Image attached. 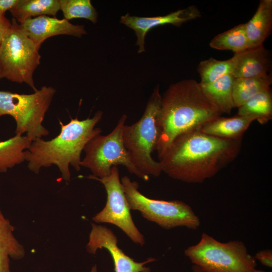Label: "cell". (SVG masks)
I'll return each mask as SVG.
<instances>
[{
  "mask_svg": "<svg viewBox=\"0 0 272 272\" xmlns=\"http://www.w3.org/2000/svg\"><path fill=\"white\" fill-rule=\"evenodd\" d=\"M242 139L226 140L200 129L182 133L159 157L162 171L189 183H200L214 176L238 155Z\"/></svg>",
  "mask_w": 272,
  "mask_h": 272,
  "instance_id": "obj_1",
  "label": "cell"
},
{
  "mask_svg": "<svg viewBox=\"0 0 272 272\" xmlns=\"http://www.w3.org/2000/svg\"><path fill=\"white\" fill-rule=\"evenodd\" d=\"M221 115L195 80L186 79L170 85L162 96L160 134L156 150L158 157L177 136L200 129Z\"/></svg>",
  "mask_w": 272,
  "mask_h": 272,
  "instance_id": "obj_2",
  "label": "cell"
},
{
  "mask_svg": "<svg viewBox=\"0 0 272 272\" xmlns=\"http://www.w3.org/2000/svg\"><path fill=\"white\" fill-rule=\"evenodd\" d=\"M102 115V111H98L92 118L84 120L71 118L65 124L59 120L60 131L55 138L32 142L26 159L29 169L38 174L41 168L55 165L62 179L69 182L70 166L76 171L80 170L81 154L85 146L92 138L101 133V129L95 126Z\"/></svg>",
  "mask_w": 272,
  "mask_h": 272,
  "instance_id": "obj_3",
  "label": "cell"
},
{
  "mask_svg": "<svg viewBox=\"0 0 272 272\" xmlns=\"http://www.w3.org/2000/svg\"><path fill=\"white\" fill-rule=\"evenodd\" d=\"M162 95L159 86L154 88L141 118L131 125H124L122 139L130 161L143 180L158 177L162 172L159 161L152 154L156 150L160 134L159 115Z\"/></svg>",
  "mask_w": 272,
  "mask_h": 272,
  "instance_id": "obj_4",
  "label": "cell"
},
{
  "mask_svg": "<svg viewBox=\"0 0 272 272\" xmlns=\"http://www.w3.org/2000/svg\"><path fill=\"white\" fill-rule=\"evenodd\" d=\"M51 86H43L30 94L0 91V117L10 115L16 123L15 135H26L32 141L47 135L42 124L55 94Z\"/></svg>",
  "mask_w": 272,
  "mask_h": 272,
  "instance_id": "obj_5",
  "label": "cell"
},
{
  "mask_svg": "<svg viewBox=\"0 0 272 272\" xmlns=\"http://www.w3.org/2000/svg\"><path fill=\"white\" fill-rule=\"evenodd\" d=\"M184 254L203 272H251L257 264L242 241L221 242L205 233Z\"/></svg>",
  "mask_w": 272,
  "mask_h": 272,
  "instance_id": "obj_6",
  "label": "cell"
},
{
  "mask_svg": "<svg viewBox=\"0 0 272 272\" xmlns=\"http://www.w3.org/2000/svg\"><path fill=\"white\" fill-rule=\"evenodd\" d=\"M10 28L0 45V80L28 85L33 90V74L40 64L41 46L35 44L20 28L19 23L12 19Z\"/></svg>",
  "mask_w": 272,
  "mask_h": 272,
  "instance_id": "obj_7",
  "label": "cell"
},
{
  "mask_svg": "<svg viewBox=\"0 0 272 272\" xmlns=\"http://www.w3.org/2000/svg\"><path fill=\"white\" fill-rule=\"evenodd\" d=\"M120 180L130 209L138 211L147 220L167 230L177 227L196 230L199 227L200 220L189 205L178 200L149 198L139 190L138 183L127 176Z\"/></svg>",
  "mask_w": 272,
  "mask_h": 272,
  "instance_id": "obj_8",
  "label": "cell"
},
{
  "mask_svg": "<svg viewBox=\"0 0 272 272\" xmlns=\"http://www.w3.org/2000/svg\"><path fill=\"white\" fill-rule=\"evenodd\" d=\"M127 116L123 114L114 129L107 135L99 134L85 146V157L81 166L89 169L92 176L102 178L110 175L113 166L122 165L131 174L142 179L124 147L122 133Z\"/></svg>",
  "mask_w": 272,
  "mask_h": 272,
  "instance_id": "obj_9",
  "label": "cell"
},
{
  "mask_svg": "<svg viewBox=\"0 0 272 272\" xmlns=\"http://www.w3.org/2000/svg\"><path fill=\"white\" fill-rule=\"evenodd\" d=\"M87 177L100 182L107 194L105 207L92 218L93 221L97 223L114 225L121 229L132 242L143 246L145 243V238L132 220L117 166L111 168V173L108 176L99 178L91 175Z\"/></svg>",
  "mask_w": 272,
  "mask_h": 272,
  "instance_id": "obj_10",
  "label": "cell"
},
{
  "mask_svg": "<svg viewBox=\"0 0 272 272\" xmlns=\"http://www.w3.org/2000/svg\"><path fill=\"white\" fill-rule=\"evenodd\" d=\"M87 251L96 254L97 250L106 249L113 259L115 272H150L151 269L145 265L156 260L150 257L143 262H137L127 255L117 245L118 240L113 232L105 226L91 223Z\"/></svg>",
  "mask_w": 272,
  "mask_h": 272,
  "instance_id": "obj_11",
  "label": "cell"
},
{
  "mask_svg": "<svg viewBox=\"0 0 272 272\" xmlns=\"http://www.w3.org/2000/svg\"><path fill=\"white\" fill-rule=\"evenodd\" d=\"M201 17V13L195 6L179 10L164 16L138 17L127 13L120 17V23L133 30L137 37L138 52L145 51V37L151 29L160 25L172 24L179 27L183 23Z\"/></svg>",
  "mask_w": 272,
  "mask_h": 272,
  "instance_id": "obj_12",
  "label": "cell"
},
{
  "mask_svg": "<svg viewBox=\"0 0 272 272\" xmlns=\"http://www.w3.org/2000/svg\"><path fill=\"white\" fill-rule=\"evenodd\" d=\"M21 30L35 44L41 46L49 37L65 35L81 37L87 33L83 25H75L64 19L41 16L19 23Z\"/></svg>",
  "mask_w": 272,
  "mask_h": 272,
  "instance_id": "obj_13",
  "label": "cell"
},
{
  "mask_svg": "<svg viewBox=\"0 0 272 272\" xmlns=\"http://www.w3.org/2000/svg\"><path fill=\"white\" fill-rule=\"evenodd\" d=\"M234 65L231 75L235 78L262 76L268 74L270 58L263 45L249 48L234 55Z\"/></svg>",
  "mask_w": 272,
  "mask_h": 272,
  "instance_id": "obj_14",
  "label": "cell"
},
{
  "mask_svg": "<svg viewBox=\"0 0 272 272\" xmlns=\"http://www.w3.org/2000/svg\"><path fill=\"white\" fill-rule=\"evenodd\" d=\"M254 119L237 115L232 117L219 116L203 124L200 130L207 134L226 140L242 139Z\"/></svg>",
  "mask_w": 272,
  "mask_h": 272,
  "instance_id": "obj_15",
  "label": "cell"
},
{
  "mask_svg": "<svg viewBox=\"0 0 272 272\" xmlns=\"http://www.w3.org/2000/svg\"><path fill=\"white\" fill-rule=\"evenodd\" d=\"M245 26L250 48L263 45L271 31L272 1H260L256 12Z\"/></svg>",
  "mask_w": 272,
  "mask_h": 272,
  "instance_id": "obj_16",
  "label": "cell"
},
{
  "mask_svg": "<svg viewBox=\"0 0 272 272\" xmlns=\"http://www.w3.org/2000/svg\"><path fill=\"white\" fill-rule=\"evenodd\" d=\"M15 229L0 210V272H12L10 259L19 260L25 256L23 246L14 235Z\"/></svg>",
  "mask_w": 272,
  "mask_h": 272,
  "instance_id": "obj_17",
  "label": "cell"
},
{
  "mask_svg": "<svg viewBox=\"0 0 272 272\" xmlns=\"http://www.w3.org/2000/svg\"><path fill=\"white\" fill-rule=\"evenodd\" d=\"M234 79L228 74L209 84L199 83L207 98L221 114H230L235 108L232 98Z\"/></svg>",
  "mask_w": 272,
  "mask_h": 272,
  "instance_id": "obj_18",
  "label": "cell"
},
{
  "mask_svg": "<svg viewBox=\"0 0 272 272\" xmlns=\"http://www.w3.org/2000/svg\"><path fill=\"white\" fill-rule=\"evenodd\" d=\"M32 142L27 135H18L0 141V173L26 161Z\"/></svg>",
  "mask_w": 272,
  "mask_h": 272,
  "instance_id": "obj_19",
  "label": "cell"
},
{
  "mask_svg": "<svg viewBox=\"0 0 272 272\" xmlns=\"http://www.w3.org/2000/svg\"><path fill=\"white\" fill-rule=\"evenodd\" d=\"M271 83V75L269 74L258 77L234 78L232 98L235 108H238L255 95L270 88Z\"/></svg>",
  "mask_w": 272,
  "mask_h": 272,
  "instance_id": "obj_20",
  "label": "cell"
},
{
  "mask_svg": "<svg viewBox=\"0 0 272 272\" xmlns=\"http://www.w3.org/2000/svg\"><path fill=\"white\" fill-rule=\"evenodd\" d=\"M60 10L59 0H20L9 12L18 23L41 16L55 17Z\"/></svg>",
  "mask_w": 272,
  "mask_h": 272,
  "instance_id": "obj_21",
  "label": "cell"
},
{
  "mask_svg": "<svg viewBox=\"0 0 272 272\" xmlns=\"http://www.w3.org/2000/svg\"><path fill=\"white\" fill-rule=\"evenodd\" d=\"M238 115L252 118L261 124L272 118V95L270 88L264 90L238 108Z\"/></svg>",
  "mask_w": 272,
  "mask_h": 272,
  "instance_id": "obj_22",
  "label": "cell"
},
{
  "mask_svg": "<svg viewBox=\"0 0 272 272\" xmlns=\"http://www.w3.org/2000/svg\"><path fill=\"white\" fill-rule=\"evenodd\" d=\"M211 48L220 50H231L235 53L249 48L245 24H240L215 36L210 42Z\"/></svg>",
  "mask_w": 272,
  "mask_h": 272,
  "instance_id": "obj_23",
  "label": "cell"
},
{
  "mask_svg": "<svg viewBox=\"0 0 272 272\" xmlns=\"http://www.w3.org/2000/svg\"><path fill=\"white\" fill-rule=\"evenodd\" d=\"M234 61V56L224 60L210 58L200 61L197 67L200 77L199 83L209 84L225 75L231 74Z\"/></svg>",
  "mask_w": 272,
  "mask_h": 272,
  "instance_id": "obj_24",
  "label": "cell"
},
{
  "mask_svg": "<svg viewBox=\"0 0 272 272\" xmlns=\"http://www.w3.org/2000/svg\"><path fill=\"white\" fill-rule=\"evenodd\" d=\"M65 19H85L96 24L98 14L90 0H59Z\"/></svg>",
  "mask_w": 272,
  "mask_h": 272,
  "instance_id": "obj_25",
  "label": "cell"
},
{
  "mask_svg": "<svg viewBox=\"0 0 272 272\" xmlns=\"http://www.w3.org/2000/svg\"><path fill=\"white\" fill-rule=\"evenodd\" d=\"M256 260L259 261L263 265L271 268L272 267V250L264 249L257 252L254 256Z\"/></svg>",
  "mask_w": 272,
  "mask_h": 272,
  "instance_id": "obj_26",
  "label": "cell"
},
{
  "mask_svg": "<svg viewBox=\"0 0 272 272\" xmlns=\"http://www.w3.org/2000/svg\"><path fill=\"white\" fill-rule=\"evenodd\" d=\"M11 25V21L7 19L5 15H0V45Z\"/></svg>",
  "mask_w": 272,
  "mask_h": 272,
  "instance_id": "obj_27",
  "label": "cell"
},
{
  "mask_svg": "<svg viewBox=\"0 0 272 272\" xmlns=\"http://www.w3.org/2000/svg\"><path fill=\"white\" fill-rule=\"evenodd\" d=\"M19 2L20 0H0V15H5L7 11L12 10Z\"/></svg>",
  "mask_w": 272,
  "mask_h": 272,
  "instance_id": "obj_28",
  "label": "cell"
},
{
  "mask_svg": "<svg viewBox=\"0 0 272 272\" xmlns=\"http://www.w3.org/2000/svg\"><path fill=\"white\" fill-rule=\"evenodd\" d=\"M192 272H203L197 265L193 264L192 266Z\"/></svg>",
  "mask_w": 272,
  "mask_h": 272,
  "instance_id": "obj_29",
  "label": "cell"
},
{
  "mask_svg": "<svg viewBox=\"0 0 272 272\" xmlns=\"http://www.w3.org/2000/svg\"><path fill=\"white\" fill-rule=\"evenodd\" d=\"M90 272H98L96 265H94L92 266Z\"/></svg>",
  "mask_w": 272,
  "mask_h": 272,
  "instance_id": "obj_30",
  "label": "cell"
},
{
  "mask_svg": "<svg viewBox=\"0 0 272 272\" xmlns=\"http://www.w3.org/2000/svg\"><path fill=\"white\" fill-rule=\"evenodd\" d=\"M251 272H271V271H264V270H262L255 269H254L253 271H252Z\"/></svg>",
  "mask_w": 272,
  "mask_h": 272,
  "instance_id": "obj_31",
  "label": "cell"
}]
</instances>
